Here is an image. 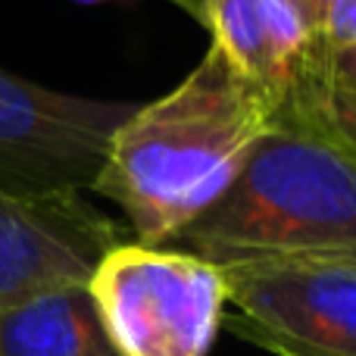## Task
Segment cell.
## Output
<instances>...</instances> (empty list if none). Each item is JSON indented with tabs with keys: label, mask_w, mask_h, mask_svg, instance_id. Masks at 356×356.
Instances as JSON below:
<instances>
[{
	"label": "cell",
	"mask_w": 356,
	"mask_h": 356,
	"mask_svg": "<svg viewBox=\"0 0 356 356\" xmlns=\"http://www.w3.org/2000/svg\"><path fill=\"white\" fill-rule=\"evenodd\" d=\"M122 244L119 228L85 194L16 200L0 194V309L56 284H88Z\"/></svg>",
	"instance_id": "obj_6"
},
{
	"label": "cell",
	"mask_w": 356,
	"mask_h": 356,
	"mask_svg": "<svg viewBox=\"0 0 356 356\" xmlns=\"http://www.w3.org/2000/svg\"><path fill=\"white\" fill-rule=\"evenodd\" d=\"M222 275L244 341L275 356H356V266L244 263Z\"/></svg>",
	"instance_id": "obj_5"
},
{
	"label": "cell",
	"mask_w": 356,
	"mask_h": 356,
	"mask_svg": "<svg viewBox=\"0 0 356 356\" xmlns=\"http://www.w3.org/2000/svg\"><path fill=\"white\" fill-rule=\"evenodd\" d=\"M284 106H309L313 116L325 125L332 135H338L344 144L356 150V94H347L328 81V75L307 79ZM282 106V110H284Z\"/></svg>",
	"instance_id": "obj_9"
},
{
	"label": "cell",
	"mask_w": 356,
	"mask_h": 356,
	"mask_svg": "<svg viewBox=\"0 0 356 356\" xmlns=\"http://www.w3.org/2000/svg\"><path fill=\"white\" fill-rule=\"evenodd\" d=\"M0 356H122L88 284H56L0 309Z\"/></svg>",
	"instance_id": "obj_8"
},
{
	"label": "cell",
	"mask_w": 356,
	"mask_h": 356,
	"mask_svg": "<svg viewBox=\"0 0 356 356\" xmlns=\"http://www.w3.org/2000/svg\"><path fill=\"white\" fill-rule=\"evenodd\" d=\"M328 81L347 94H356V50H341L328 60Z\"/></svg>",
	"instance_id": "obj_11"
},
{
	"label": "cell",
	"mask_w": 356,
	"mask_h": 356,
	"mask_svg": "<svg viewBox=\"0 0 356 356\" xmlns=\"http://www.w3.org/2000/svg\"><path fill=\"white\" fill-rule=\"evenodd\" d=\"M200 22L213 31L216 47L272 94L278 110L300 85L309 63L328 54L282 0H203Z\"/></svg>",
	"instance_id": "obj_7"
},
{
	"label": "cell",
	"mask_w": 356,
	"mask_h": 356,
	"mask_svg": "<svg viewBox=\"0 0 356 356\" xmlns=\"http://www.w3.org/2000/svg\"><path fill=\"white\" fill-rule=\"evenodd\" d=\"M319 44L328 54L356 50V0H332L319 29Z\"/></svg>",
	"instance_id": "obj_10"
},
{
	"label": "cell",
	"mask_w": 356,
	"mask_h": 356,
	"mask_svg": "<svg viewBox=\"0 0 356 356\" xmlns=\"http://www.w3.org/2000/svg\"><path fill=\"white\" fill-rule=\"evenodd\" d=\"M175 6H181V10H188L194 19L203 16V0H172Z\"/></svg>",
	"instance_id": "obj_13"
},
{
	"label": "cell",
	"mask_w": 356,
	"mask_h": 356,
	"mask_svg": "<svg viewBox=\"0 0 356 356\" xmlns=\"http://www.w3.org/2000/svg\"><path fill=\"white\" fill-rule=\"evenodd\" d=\"M282 3H284V6H291V10H294L297 16L303 19V25L309 29V10H307V0H282ZM309 35H313V29H309ZM313 38H316V35H313Z\"/></svg>",
	"instance_id": "obj_12"
},
{
	"label": "cell",
	"mask_w": 356,
	"mask_h": 356,
	"mask_svg": "<svg viewBox=\"0 0 356 356\" xmlns=\"http://www.w3.org/2000/svg\"><path fill=\"white\" fill-rule=\"evenodd\" d=\"M138 104L63 94L0 66V194L44 200L91 191Z\"/></svg>",
	"instance_id": "obj_4"
},
{
	"label": "cell",
	"mask_w": 356,
	"mask_h": 356,
	"mask_svg": "<svg viewBox=\"0 0 356 356\" xmlns=\"http://www.w3.org/2000/svg\"><path fill=\"white\" fill-rule=\"evenodd\" d=\"M172 244L219 269L244 263L356 266V150L309 106H284L238 178Z\"/></svg>",
	"instance_id": "obj_2"
},
{
	"label": "cell",
	"mask_w": 356,
	"mask_h": 356,
	"mask_svg": "<svg viewBox=\"0 0 356 356\" xmlns=\"http://www.w3.org/2000/svg\"><path fill=\"white\" fill-rule=\"evenodd\" d=\"M275 125L272 94L209 44L181 85L116 131L91 191L122 209L138 244H172Z\"/></svg>",
	"instance_id": "obj_1"
},
{
	"label": "cell",
	"mask_w": 356,
	"mask_h": 356,
	"mask_svg": "<svg viewBox=\"0 0 356 356\" xmlns=\"http://www.w3.org/2000/svg\"><path fill=\"white\" fill-rule=\"evenodd\" d=\"M88 288L122 356H207L228 307L219 266L138 241L113 247Z\"/></svg>",
	"instance_id": "obj_3"
}]
</instances>
